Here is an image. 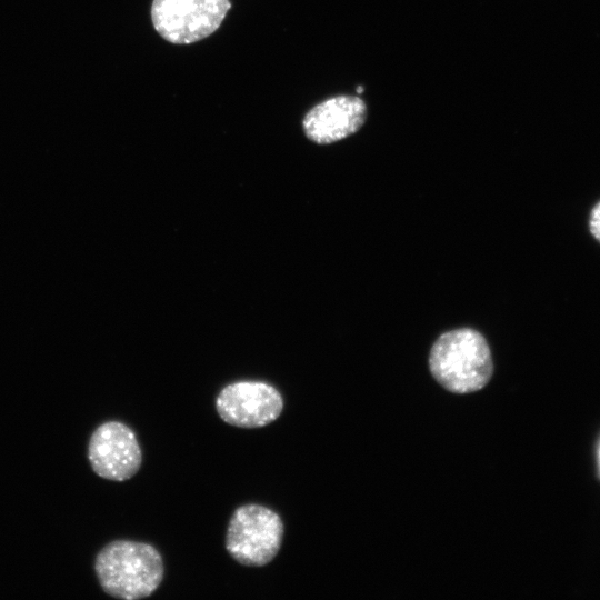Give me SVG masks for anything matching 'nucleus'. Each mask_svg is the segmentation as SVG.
Instances as JSON below:
<instances>
[{
	"label": "nucleus",
	"mask_w": 600,
	"mask_h": 600,
	"mask_svg": "<svg viewBox=\"0 0 600 600\" xmlns=\"http://www.w3.org/2000/svg\"><path fill=\"white\" fill-rule=\"evenodd\" d=\"M94 571L107 594L121 600H139L159 588L164 564L160 552L149 543L114 540L96 556Z\"/></svg>",
	"instance_id": "nucleus-1"
},
{
	"label": "nucleus",
	"mask_w": 600,
	"mask_h": 600,
	"mask_svg": "<svg viewBox=\"0 0 600 600\" xmlns=\"http://www.w3.org/2000/svg\"><path fill=\"white\" fill-rule=\"evenodd\" d=\"M429 368L440 386L459 394L482 389L493 373L487 340L471 328L442 333L430 350Z\"/></svg>",
	"instance_id": "nucleus-2"
},
{
	"label": "nucleus",
	"mask_w": 600,
	"mask_h": 600,
	"mask_svg": "<svg viewBox=\"0 0 600 600\" xmlns=\"http://www.w3.org/2000/svg\"><path fill=\"white\" fill-rule=\"evenodd\" d=\"M284 536L281 517L272 509L248 503L237 508L228 523L226 549L247 567H263L278 554Z\"/></svg>",
	"instance_id": "nucleus-3"
},
{
	"label": "nucleus",
	"mask_w": 600,
	"mask_h": 600,
	"mask_svg": "<svg viewBox=\"0 0 600 600\" xmlns=\"http://www.w3.org/2000/svg\"><path fill=\"white\" fill-rule=\"evenodd\" d=\"M230 7L229 0H153L151 18L163 39L188 44L213 33Z\"/></svg>",
	"instance_id": "nucleus-4"
},
{
	"label": "nucleus",
	"mask_w": 600,
	"mask_h": 600,
	"mask_svg": "<svg viewBox=\"0 0 600 600\" xmlns=\"http://www.w3.org/2000/svg\"><path fill=\"white\" fill-rule=\"evenodd\" d=\"M279 390L263 381H237L223 387L216 399V410L228 424L254 429L270 424L283 410Z\"/></svg>",
	"instance_id": "nucleus-5"
},
{
	"label": "nucleus",
	"mask_w": 600,
	"mask_h": 600,
	"mask_svg": "<svg viewBox=\"0 0 600 600\" xmlns=\"http://www.w3.org/2000/svg\"><path fill=\"white\" fill-rule=\"evenodd\" d=\"M88 460L93 472L111 481H126L139 471L142 452L134 431L121 421H106L92 432Z\"/></svg>",
	"instance_id": "nucleus-6"
},
{
	"label": "nucleus",
	"mask_w": 600,
	"mask_h": 600,
	"mask_svg": "<svg viewBox=\"0 0 600 600\" xmlns=\"http://www.w3.org/2000/svg\"><path fill=\"white\" fill-rule=\"evenodd\" d=\"M367 107L356 96H337L314 106L303 118L306 136L328 144L357 132L366 121Z\"/></svg>",
	"instance_id": "nucleus-7"
},
{
	"label": "nucleus",
	"mask_w": 600,
	"mask_h": 600,
	"mask_svg": "<svg viewBox=\"0 0 600 600\" xmlns=\"http://www.w3.org/2000/svg\"><path fill=\"white\" fill-rule=\"evenodd\" d=\"M590 230L593 237L600 241V202L593 208L590 216Z\"/></svg>",
	"instance_id": "nucleus-8"
},
{
	"label": "nucleus",
	"mask_w": 600,
	"mask_h": 600,
	"mask_svg": "<svg viewBox=\"0 0 600 600\" xmlns=\"http://www.w3.org/2000/svg\"><path fill=\"white\" fill-rule=\"evenodd\" d=\"M357 91H358V93H361V92L363 91V88H362V87H358V88H357Z\"/></svg>",
	"instance_id": "nucleus-9"
}]
</instances>
